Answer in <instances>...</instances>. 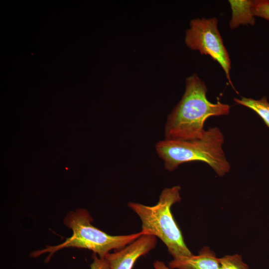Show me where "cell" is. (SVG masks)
<instances>
[{
	"mask_svg": "<svg viewBox=\"0 0 269 269\" xmlns=\"http://www.w3.org/2000/svg\"><path fill=\"white\" fill-rule=\"evenodd\" d=\"M186 31L185 42L192 50L201 54L208 55L222 67L226 77L233 88L230 76L231 62L218 29L216 17L195 18L190 22Z\"/></svg>",
	"mask_w": 269,
	"mask_h": 269,
	"instance_id": "obj_5",
	"label": "cell"
},
{
	"mask_svg": "<svg viewBox=\"0 0 269 269\" xmlns=\"http://www.w3.org/2000/svg\"><path fill=\"white\" fill-rule=\"evenodd\" d=\"M157 238L150 235H142L124 248L109 253L105 258L111 269H132L136 261L156 246Z\"/></svg>",
	"mask_w": 269,
	"mask_h": 269,
	"instance_id": "obj_6",
	"label": "cell"
},
{
	"mask_svg": "<svg viewBox=\"0 0 269 269\" xmlns=\"http://www.w3.org/2000/svg\"><path fill=\"white\" fill-rule=\"evenodd\" d=\"M252 12L255 16H259L269 21V0H253Z\"/></svg>",
	"mask_w": 269,
	"mask_h": 269,
	"instance_id": "obj_11",
	"label": "cell"
},
{
	"mask_svg": "<svg viewBox=\"0 0 269 269\" xmlns=\"http://www.w3.org/2000/svg\"><path fill=\"white\" fill-rule=\"evenodd\" d=\"M180 190L179 185L165 188L161 192L158 201L154 206L132 202L128 203V207L141 221L140 231L142 234L153 235L159 239L173 259L193 255L185 244L171 211L172 206L181 200Z\"/></svg>",
	"mask_w": 269,
	"mask_h": 269,
	"instance_id": "obj_3",
	"label": "cell"
},
{
	"mask_svg": "<svg viewBox=\"0 0 269 269\" xmlns=\"http://www.w3.org/2000/svg\"><path fill=\"white\" fill-rule=\"evenodd\" d=\"M153 267L155 269H170L163 262L158 260L153 263Z\"/></svg>",
	"mask_w": 269,
	"mask_h": 269,
	"instance_id": "obj_13",
	"label": "cell"
},
{
	"mask_svg": "<svg viewBox=\"0 0 269 269\" xmlns=\"http://www.w3.org/2000/svg\"><path fill=\"white\" fill-rule=\"evenodd\" d=\"M221 269H249V266L244 263L241 255L235 254L226 255L219 258Z\"/></svg>",
	"mask_w": 269,
	"mask_h": 269,
	"instance_id": "obj_10",
	"label": "cell"
},
{
	"mask_svg": "<svg viewBox=\"0 0 269 269\" xmlns=\"http://www.w3.org/2000/svg\"><path fill=\"white\" fill-rule=\"evenodd\" d=\"M184 93L167 117L165 126V139L193 140L201 137L206 130L204 123L209 117L229 114V105L209 101L207 88L196 74L186 79Z\"/></svg>",
	"mask_w": 269,
	"mask_h": 269,
	"instance_id": "obj_1",
	"label": "cell"
},
{
	"mask_svg": "<svg viewBox=\"0 0 269 269\" xmlns=\"http://www.w3.org/2000/svg\"><path fill=\"white\" fill-rule=\"evenodd\" d=\"M234 100L237 104L247 107L255 112L269 128V102L267 97L264 96L260 100L242 97L241 99L235 98Z\"/></svg>",
	"mask_w": 269,
	"mask_h": 269,
	"instance_id": "obj_9",
	"label": "cell"
},
{
	"mask_svg": "<svg viewBox=\"0 0 269 269\" xmlns=\"http://www.w3.org/2000/svg\"><path fill=\"white\" fill-rule=\"evenodd\" d=\"M224 136L220 129L210 127L203 135L193 140L164 139L158 141L155 149L164 161L166 170L172 171L182 164L201 161L210 166L218 176L228 173L231 165L223 149Z\"/></svg>",
	"mask_w": 269,
	"mask_h": 269,
	"instance_id": "obj_2",
	"label": "cell"
},
{
	"mask_svg": "<svg viewBox=\"0 0 269 269\" xmlns=\"http://www.w3.org/2000/svg\"><path fill=\"white\" fill-rule=\"evenodd\" d=\"M229 2L232 12L230 21L231 29H235L240 25H255V16L252 12V0H230Z\"/></svg>",
	"mask_w": 269,
	"mask_h": 269,
	"instance_id": "obj_8",
	"label": "cell"
},
{
	"mask_svg": "<svg viewBox=\"0 0 269 269\" xmlns=\"http://www.w3.org/2000/svg\"><path fill=\"white\" fill-rule=\"evenodd\" d=\"M93 221L86 209L80 208L69 212L64 219V224L72 230V236L58 245L46 246L32 252L31 257L36 258L49 253L46 258L48 262L55 252L61 249L77 248L89 250L99 257L104 258L111 251L120 250L143 235L140 231L130 235H110L93 226Z\"/></svg>",
	"mask_w": 269,
	"mask_h": 269,
	"instance_id": "obj_4",
	"label": "cell"
},
{
	"mask_svg": "<svg viewBox=\"0 0 269 269\" xmlns=\"http://www.w3.org/2000/svg\"><path fill=\"white\" fill-rule=\"evenodd\" d=\"M168 267L170 269H221L219 258L208 247H203L197 255L173 259Z\"/></svg>",
	"mask_w": 269,
	"mask_h": 269,
	"instance_id": "obj_7",
	"label": "cell"
},
{
	"mask_svg": "<svg viewBox=\"0 0 269 269\" xmlns=\"http://www.w3.org/2000/svg\"><path fill=\"white\" fill-rule=\"evenodd\" d=\"M92 259L90 269H111L108 261L105 258H100L94 254Z\"/></svg>",
	"mask_w": 269,
	"mask_h": 269,
	"instance_id": "obj_12",
	"label": "cell"
}]
</instances>
